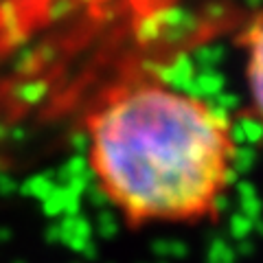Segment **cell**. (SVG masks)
I'll use <instances>...</instances> for the list:
<instances>
[{
    "mask_svg": "<svg viewBox=\"0 0 263 263\" xmlns=\"http://www.w3.org/2000/svg\"><path fill=\"white\" fill-rule=\"evenodd\" d=\"M239 46L246 64V86H248L250 108L263 125V9H259L246 22L239 33Z\"/></svg>",
    "mask_w": 263,
    "mask_h": 263,
    "instance_id": "2",
    "label": "cell"
},
{
    "mask_svg": "<svg viewBox=\"0 0 263 263\" xmlns=\"http://www.w3.org/2000/svg\"><path fill=\"white\" fill-rule=\"evenodd\" d=\"M84 129L92 182L129 230L215 219L235 182L233 123L162 81L105 90Z\"/></svg>",
    "mask_w": 263,
    "mask_h": 263,
    "instance_id": "1",
    "label": "cell"
}]
</instances>
